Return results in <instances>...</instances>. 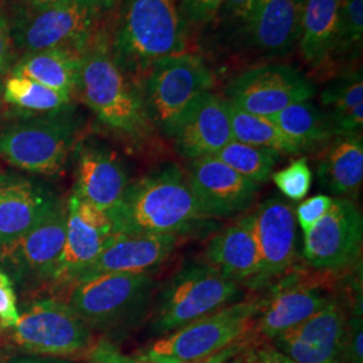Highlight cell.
<instances>
[{"label": "cell", "mask_w": 363, "mask_h": 363, "mask_svg": "<svg viewBox=\"0 0 363 363\" xmlns=\"http://www.w3.org/2000/svg\"><path fill=\"white\" fill-rule=\"evenodd\" d=\"M106 214L115 234L186 237L211 220L178 164L160 166L130 183L116 208Z\"/></svg>", "instance_id": "cell-1"}, {"label": "cell", "mask_w": 363, "mask_h": 363, "mask_svg": "<svg viewBox=\"0 0 363 363\" xmlns=\"http://www.w3.org/2000/svg\"><path fill=\"white\" fill-rule=\"evenodd\" d=\"M74 94L108 128L130 140L142 142L154 130L138 84L117 65L104 33L96 31L81 54Z\"/></svg>", "instance_id": "cell-2"}, {"label": "cell", "mask_w": 363, "mask_h": 363, "mask_svg": "<svg viewBox=\"0 0 363 363\" xmlns=\"http://www.w3.org/2000/svg\"><path fill=\"white\" fill-rule=\"evenodd\" d=\"M113 38L117 65L130 78L142 77L157 61L187 46V22L179 0H121Z\"/></svg>", "instance_id": "cell-3"}, {"label": "cell", "mask_w": 363, "mask_h": 363, "mask_svg": "<svg viewBox=\"0 0 363 363\" xmlns=\"http://www.w3.org/2000/svg\"><path fill=\"white\" fill-rule=\"evenodd\" d=\"M81 121L72 105L23 116L0 130V157L16 169L57 175L76 148Z\"/></svg>", "instance_id": "cell-4"}, {"label": "cell", "mask_w": 363, "mask_h": 363, "mask_svg": "<svg viewBox=\"0 0 363 363\" xmlns=\"http://www.w3.org/2000/svg\"><path fill=\"white\" fill-rule=\"evenodd\" d=\"M261 304L262 300L233 303L156 339L132 357L155 363L208 359L247 337Z\"/></svg>", "instance_id": "cell-5"}, {"label": "cell", "mask_w": 363, "mask_h": 363, "mask_svg": "<svg viewBox=\"0 0 363 363\" xmlns=\"http://www.w3.org/2000/svg\"><path fill=\"white\" fill-rule=\"evenodd\" d=\"M100 15L88 0H60L46 6L19 4L7 19L16 52L64 48L82 52L97 31Z\"/></svg>", "instance_id": "cell-6"}, {"label": "cell", "mask_w": 363, "mask_h": 363, "mask_svg": "<svg viewBox=\"0 0 363 363\" xmlns=\"http://www.w3.org/2000/svg\"><path fill=\"white\" fill-rule=\"evenodd\" d=\"M152 286L150 272L106 273L74 283L67 304L91 331L112 334L136 323Z\"/></svg>", "instance_id": "cell-7"}, {"label": "cell", "mask_w": 363, "mask_h": 363, "mask_svg": "<svg viewBox=\"0 0 363 363\" xmlns=\"http://www.w3.org/2000/svg\"><path fill=\"white\" fill-rule=\"evenodd\" d=\"M136 84L152 127L169 138L189 106L213 88L214 77L201 57L182 52L155 62Z\"/></svg>", "instance_id": "cell-8"}, {"label": "cell", "mask_w": 363, "mask_h": 363, "mask_svg": "<svg viewBox=\"0 0 363 363\" xmlns=\"http://www.w3.org/2000/svg\"><path fill=\"white\" fill-rule=\"evenodd\" d=\"M240 295L238 284L208 264L186 265L160 292L151 330L156 335H167L230 306Z\"/></svg>", "instance_id": "cell-9"}, {"label": "cell", "mask_w": 363, "mask_h": 363, "mask_svg": "<svg viewBox=\"0 0 363 363\" xmlns=\"http://www.w3.org/2000/svg\"><path fill=\"white\" fill-rule=\"evenodd\" d=\"M13 328L16 347L37 355L82 359L96 343L93 331L72 307L54 298L30 304Z\"/></svg>", "instance_id": "cell-10"}, {"label": "cell", "mask_w": 363, "mask_h": 363, "mask_svg": "<svg viewBox=\"0 0 363 363\" xmlns=\"http://www.w3.org/2000/svg\"><path fill=\"white\" fill-rule=\"evenodd\" d=\"M316 86L289 65H264L247 69L226 86L230 104L257 116L272 117L289 105L308 101Z\"/></svg>", "instance_id": "cell-11"}, {"label": "cell", "mask_w": 363, "mask_h": 363, "mask_svg": "<svg viewBox=\"0 0 363 363\" xmlns=\"http://www.w3.org/2000/svg\"><path fill=\"white\" fill-rule=\"evenodd\" d=\"M67 202L58 198L21 238L0 247L1 262L18 280H52L65 245Z\"/></svg>", "instance_id": "cell-12"}, {"label": "cell", "mask_w": 363, "mask_h": 363, "mask_svg": "<svg viewBox=\"0 0 363 363\" xmlns=\"http://www.w3.org/2000/svg\"><path fill=\"white\" fill-rule=\"evenodd\" d=\"M361 210L349 198H333L325 217L304 233V257L325 271H339L352 265L362 252Z\"/></svg>", "instance_id": "cell-13"}, {"label": "cell", "mask_w": 363, "mask_h": 363, "mask_svg": "<svg viewBox=\"0 0 363 363\" xmlns=\"http://www.w3.org/2000/svg\"><path fill=\"white\" fill-rule=\"evenodd\" d=\"M347 313L337 298L320 311L274 337L271 345L298 363H339L347 331Z\"/></svg>", "instance_id": "cell-14"}, {"label": "cell", "mask_w": 363, "mask_h": 363, "mask_svg": "<svg viewBox=\"0 0 363 363\" xmlns=\"http://www.w3.org/2000/svg\"><path fill=\"white\" fill-rule=\"evenodd\" d=\"M259 271L252 286H261L291 268L296 257L295 208L281 196H269L252 213Z\"/></svg>", "instance_id": "cell-15"}, {"label": "cell", "mask_w": 363, "mask_h": 363, "mask_svg": "<svg viewBox=\"0 0 363 363\" xmlns=\"http://www.w3.org/2000/svg\"><path fill=\"white\" fill-rule=\"evenodd\" d=\"M67 208L65 245L52 279L61 284H73L115 235L112 222L103 210L76 195L69 198Z\"/></svg>", "instance_id": "cell-16"}, {"label": "cell", "mask_w": 363, "mask_h": 363, "mask_svg": "<svg viewBox=\"0 0 363 363\" xmlns=\"http://www.w3.org/2000/svg\"><path fill=\"white\" fill-rule=\"evenodd\" d=\"M187 179L208 218H225L247 210L259 191L257 183L214 155L191 160Z\"/></svg>", "instance_id": "cell-17"}, {"label": "cell", "mask_w": 363, "mask_h": 363, "mask_svg": "<svg viewBox=\"0 0 363 363\" xmlns=\"http://www.w3.org/2000/svg\"><path fill=\"white\" fill-rule=\"evenodd\" d=\"M169 138L184 159L216 155L233 140L228 100L203 93L182 115Z\"/></svg>", "instance_id": "cell-18"}, {"label": "cell", "mask_w": 363, "mask_h": 363, "mask_svg": "<svg viewBox=\"0 0 363 363\" xmlns=\"http://www.w3.org/2000/svg\"><path fill=\"white\" fill-rule=\"evenodd\" d=\"M179 240L171 234H115L74 283L106 273L151 272L169 259Z\"/></svg>", "instance_id": "cell-19"}, {"label": "cell", "mask_w": 363, "mask_h": 363, "mask_svg": "<svg viewBox=\"0 0 363 363\" xmlns=\"http://www.w3.org/2000/svg\"><path fill=\"white\" fill-rule=\"evenodd\" d=\"M76 174L73 195L105 213L116 208L130 184L123 160L103 144L78 145Z\"/></svg>", "instance_id": "cell-20"}, {"label": "cell", "mask_w": 363, "mask_h": 363, "mask_svg": "<svg viewBox=\"0 0 363 363\" xmlns=\"http://www.w3.org/2000/svg\"><path fill=\"white\" fill-rule=\"evenodd\" d=\"M58 198L42 182L0 174V247L27 233Z\"/></svg>", "instance_id": "cell-21"}, {"label": "cell", "mask_w": 363, "mask_h": 363, "mask_svg": "<svg viewBox=\"0 0 363 363\" xmlns=\"http://www.w3.org/2000/svg\"><path fill=\"white\" fill-rule=\"evenodd\" d=\"M331 298L318 286L298 284L280 289L269 300L262 301L259 313L252 320L249 337L255 345L272 342L320 311Z\"/></svg>", "instance_id": "cell-22"}, {"label": "cell", "mask_w": 363, "mask_h": 363, "mask_svg": "<svg viewBox=\"0 0 363 363\" xmlns=\"http://www.w3.org/2000/svg\"><path fill=\"white\" fill-rule=\"evenodd\" d=\"M303 0H265L242 18L244 33L250 45L269 55L294 50L300 38Z\"/></svg>", "instance_id": "cell-23"}, {"label": "cell", "mask_w": 363, "mask_h": 363, "mask_svg": "<svg viewBox=\"0 0 363 363\" xmlns=\"http://www.w3.org/2000/svg\"><path fill=\"white\" fill-rule=\"evenodd\" d=\"M210 267L233 283L252 286L259 271V250L253 233L252 214L216 234L206 247Z\"/></svg>", "instance_id": "cell-24"}, {"label": "cell", "mask_w": 363, "mask_h": 363, "mask_svg": "<svg viewBox=\"0 0 363 363\" xmlns=\"http://www.w3.org/2000/svg\"><path fill=\"white\" fill-rule=\"evenodd\" d=\"M318 177L330 193L357 199L363 182L362 135L337 136L325 144L318 163Z\"/></svg>", "instance_id": "cell-25"}, {"label": "cell", "mask_w": 363, "mask_h": 363, "mask_svg": "<svg viewBox=\"0 0 363 363\" xmlns=\"http://www.w3.org/2000/svg\"><path fill=\"white\" fill-rule=\"evenodd\" d=\"M342 0H303L298 46L312 65H322L334 54Z\"/></svg>", "instance_id": "cell-26"}, {"label": "cell", "mask_w": 363, "mask_h": 363, "mask_svg": "<svg viewBox=\"0 0 363 363\" xmlns=\"http://www.w3.org/2000/svg\"><path fill=\"white\" fill-rule=\"evenodd\" d=\"M82 52L64 48L26 52L11 69V76L34 79L54 91L74 96Z\"/></svg>", "instance_id": "cell-27"}, {"label": "cell", "mask_w": 363, "mask_h": 363, "mask_svg": "<svg viewBox=\"0 0 363 363\" xmlns=\"http://www.w3.org/2000/svg\"><path fill=\"white\" fill-rule=\"evenodd\" d=\"M271 118L298 152L325 147L335 136L328 115L310 101L289 105Z\"/></svg>", "instance_id": "cell-28"}, {"label": "cell", "mask_w": 363, "mask_h": 363, "mask_svg": "<svg viewBox=\"0 0 363 363\" xmlns=\"http://www.w3.org/2000/svg\"><path fill=\"white\" fill-rule=\"evenodd\" d=\"M229 113L232 135L235 142L272 150L280 155L298 154V148L288 140L271 117L252 115L230 103Z\"/></svg>", "instance_id": "cell-29"}, {"label": "cell", "mask_w": 363, "mask_h": 363, "mask_svg": "<svg viewBox=\"0 0 363 363\" xmlns=\"http://www.w3.org/2000/svg\"><path fill=\"white\" fill-rule=\"evenodd\" d=\"M3 101L30 115H42L72 105V96L54 91L34 79L10 74L3 82Z\"/></svg>", "instance_id": "cell-30"}, {"label": "cell", "mask_w": 363, "mask_h": 363, "mask_svg": "<svg viewBox=\"0 0 363 363\" xmlns=\"http://www.w3.org/2000/svg\"><path fill=\"white\" fill-rule=\"evenodd\" d=\"M214 156L240 175L259 184L271 178L280 154L232 140Z\"/></svg>", "instance_id": "cell-31"}, {"label": "cell", "mask_w": 363, "mask_h": 363, "mask_svg": "<svg viewBox=\"0 0 363 363\" xmlns=\"http://www.w3.org/2000/svg\"><path fill=\"white\" fill-rule=\"evenodd\" d=\"M252 343L253 342L247 334V337H242L241 340L235 342L228 349L210 357L208 359L181 363H242V361H245V352L252 346ZM82 359L91 363H155L140 361L135 357L124 355L108 340H96L93 347L82 357Z\"/></svg>", "instance_id": "cell-32"}, {"label": "cell", "mask_w": 363, "mask_h": 363, "mask_svg": "<svg viewBox=\"0 0 363 363\" xmlns=\"http://www.w3.org/2000/svg\"><path fill=\"white\" fill-rule=\"evenodd\" d=\"M322 104L331 109L328 116H339L363 104V79L361 73L337 78L322 93Z\"/></svg>", "instance_id": "cell-33"}, {"label": "cell", "mask_w": 363, "mask_h": 363, "mask_svg": "<svg viewBox=\"0 0 363 363\" xmlns=\"http://www.w3.org/2000/svg\"><path fill=\"white\" fill-rule=\"evenodd\" d=\"M363 0H342L339 33L334 52L357 50L362 46Z\"/></svg>", "instance_id": "cell-34"}, {"label": "cell", "mask_w": 363, "mask_h": 363, "mask_svg": "<svg viewBox=\"0 0 363 363\" xmlns=\"http://www.w3.org/2000/svg\"><path fill=\"white\" fill-rule=\"evenodd\" d=\"M273 183L281 194L291 201H301L308 194L312 184V171L306 157L291 162L286 169L272 175Z\"/></svg>", "instance_id": "cell-35"}, {"label": "cell", "mask_w": 363, "mask_h": 363, "mask_svg": "<svg viewBox=\"0 0 363 363\" xmlns=\"http://www.w3.org/2000/svg\"><path fill=\"white\" fill-rule=\"evenodd\" d=\"M333 205V198L328 195H315L304 199L298 208H295V217L303 233L308 232L315 223H318L327 214Z\"/></svg>", "instance_id": "cell-36"}, {"label": "cell", "mask_w": 363, "mask_h": 363, "mask_svg": "<svg viewBox=\"0 0 363 363\" xmlns=\"http://www.w3.org/2000/svg\"><path fill=\"white\" fill-rule=\"evenodd\" d=\"M182 13L187 23L208 25L222 9V0H179Z\"/></svg>", "instance_id": "cell-37"}, {"label": "cell", "mask_w": 363, "mask_h": 363, "mask_svg": "<svg viewBox=\"0 0 363 363\" xmlns=\"http://www.w3.org/2000/svg\"><path fill=\"white\" fill-rule=\"evenodd\" d=\"M339 363H363V331L361 315H354L347 320V331H346V337H345Z\"/></svg>", "instance_id": "cell-38"}, {"label": "cell", "mask_w": 363, "mask_h": 363, "mask_svg": "<svg viewBox=\"0 0 363 363\" xmlns=\"http://www.w3.org/2000/svg\"><path fill=\"white\" fill-rule=\"evenodd\" d=\"M18 319L19 312L13 283L7 273L0 271V325L4 328H13Z\"/></svg>", "instance_id": "cell-39"}, {"label": "cell", "mask_w": 363, "mask_h": 363, "mask_svg": "<svg viewBox=\"0 0 363 363\" xmlns=\"http://www.w3.org/2000/svg\"><path fill=\"white\" fill-rule=\"evenodd\" d=\"M16 60V49L13 46L9 19L4 13H0V77L11 73Z\"/></svg>", "instance_id": "cell-40"}, {"label": "cell", "mask_w": 363, "mask_h": 363, "mask_svg": "<svg viewBox=\"0 0 363 363\" xmlns=\"http://www.w3.org/2000/svg\"><path fill=\"white\" fill-rule=\"evenodd\" d=\"M245 362L247 363H298L288 358L283 352L276 350L269 343H259L247 349L245 352Z\"/></svg>", "instance_id": "cell-41"}, {"label": "cell", "mask_w": 363, "mask_h": 363, "mask_svg": "<svg viewBox=\"0 0 363 363\" xmlns=\"http://www.w3.org/2000/svg\"><path fill=\"white\" fill-rule=\"evenodd\" d=\"M265 0H222V9L226 13H232L237 18H242L255 6Z\"/></svg>", "instance_id": "cell-42"}, {"label": "cell", "mask_w": 363, "mask_h": 363, "mask_svg": "<svg viewBox=\"0 0 363 363\" xmlns=\"http://www.w3.org/2000/svg\"><path fill=\"white\" fill-rule=\"evenodd\" d=\"M100 13H109L115 10L121 0H88Z\"/></svg>", "instance_id": "cell-43"}, {"label": "cell", "mask_w": 363, "mask_h": 363, "mask_svg": "<svg viewBox=\"0 0 363 363\" xmlns=\"http://www.w3.org/2000/svg\"><path fill=\"white\" fill-rule=\"evenodd\" d=\"M9 363H65L52 359H43V358H16Z\"/></svg>", "instance_id": "cell-44"}, {"label": "cell", "mask_w": 363, "mask_h": 363, "mask_svg": "<svg viewBox=\"0 0 363 363\" xmlns=\"http://www.w3.org/2000/svg\"><path fill=\"white\" fill-rule=\"evenodd\" d=\"M19 4H27V6H46V4H52L60 0H16Z\"/></svg>", "instance_id": "cell-45"}, {"label": "cell", "mask_w": 363, "mask_h": 363, "mask_svg": "<svg viewBox=\"0 0 363 363\" xmlns=\"http://www.w3.org/2000/svg\"><path fill=\"white\" fill-rule=\"evenodd\" d=\"M1 105H3V81L0 78V108H1Z\"/></svg>", "instance_id": "cell-46"}]
</instances>
